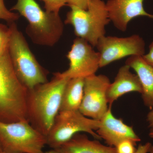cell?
<instances>
[{"mask_svg": "<svg viewBox=\"0 0 153 153\" xmlns=\"http://www.w3.org/2000/svg\"><path fill=\"white\" fill-rule=\"evenodd\" d=\"M69 79L57 72L50 81L28 90L27 119L33 127L46 137L60 111L63 91Z\"/></svg>", "mask_w": 153, "mask_h": 153, "instance_id": "6da1fadb", "label": "cell"}, {"mask_svg": "<svg viewBox=\"0 0 153 153\" xmlns=\"http://www.w3.org/2000/svg\"><path fill=\"white\" fill-rule=\"evenodd\" d=\"M10 10L27 21L25 31L34 44L53 47L60 41L65 24L59 14L44 10L35 0H17Z\"/></svg>", "mask_w": 153, "mask_h": 153, "instance_id": "7a4b0ae2", "label": "cell"}, {"mask_svg": "<svg viewBox=\"0 0 153 153\" xmlns=\"http://www.w3.org/2000/svg\"><path fill=\"white\" fill-rule=\"evenodd\" d=\"M28 91L17 76L8 52L0 57V121L27 120Z\"/></svg>", "mask_w": 153, "mask_h": 153, "instance_id": "3957f363", "label": "cell"}, {"mask_svg": "<svg viewBox=\"0 0 153 153\" xmlns=\"http://www.w3.org/2000/svg\"><path fill=\"white\" fill-rule=\"evenodd\" d=\"M8 52L17 76L28 90L49 81L47 71L38 63L16 22L10 23Z\"/></svg>", "mask_w": 153, "mask_h": 153, "instance_id": "277c9868", "label": "cell"}, {"mask_svg": "<svg viewBox=\"0 0 153 153\" xmlns=\"http://www.w3.org/2000/svg\"><path fill=\"white\" fill-rule=\"evenodd\" d=\"M70 10L64 21L74 28L77 38L96 47L100 38L105 35V27L110 22L106 4L103 0H89L87 10L69 6Z\"/></svg>", "mask_w": 153, "mask_h": 153, "instance_id": "5b68a950", "label": "cell"}, {"mask_svg": "<svg viewBox=\"0 0 153 153\" xmlns=\"http://www.w3.org/2000/svg\"><path fill=\"white\" fill-rule=\"evenodd\" d=\"M47 139L28 120L0 121V146L10 153H44Z\"/></svg>", "mask_w": 153, "mask_h": 153, "instance_id": "8992f818", "label": "cell"}, {"mask_svg": "<svg viewBox=\"0 0 153 153\" xmlns=\"http://www.w3.org/2000/svg\"><path fill=\"white\" fill-rule=\"evenodd\" d=\"M100 124V121L88 117L79 110L60 111L46 136L47 145L57 149L81 132L90 134L96 140H101L95 132Z\"/></svg>", "mask_w": 153, "mask_h": 153, "instance_id": "52a82bcc", "label": "cell"}, {"mask_svg": "<svg viewBox=\"0 0 153 153\" xmlns=\"http://www.w3.org/2000/svg\"><path fill=\"white\" fill-rule=\"evenodd\" d=\"M96 47L100 55V68L128 56H143L146 51L144 40L136 34L121 38L105 36L100 39Z\"/></svg>", "mask_w": 153, "mask_h": 153, "instance_id": "ba28073f", "label": "cell"}, {"mask_svg": "<svg viewBox=\"0 0 153 153\" xmlns=\"http://www.w3.org/2000/svg\"><path fill=\"white\" fill-rule=\"evenodd\" d=\"M90 44L84 39L76 38L66 55L69 60L68 69L60 76L64 78H85L96 74L100 68V55Z\"/></svg>", "mask_w": 153, "mask_h": 153, "instance_id": "9c48e42d", "label": "cell"}, {"mask_svg": "<svg viewBox=\"0 0 153 153\" xmlns=\"http://www.w3.org/2000/svg\"><path fill=\"white\" fill-rule=\"evenodd\" d=\"M110 80L104 74L84 78L83 96L79 111L85 116L100 120L108 109L107 91Z\"/></svg>", "mask_w": 153, "mask_h": 153, "instance_id": "30bf717a", "label": "cell"}, {"mask_svg": "<svg viewBox=\"0 0 153 153\" xmlns=\"http://www.w3.org/2000/svg\"><path fill=\"white\" fill-rule=\"evenodd\" d=\"M144 0H108L105 3L111 22L115 27L125 32L132 19L145 16L153 19V15L145 10Z\"/></svg>", "mask_w": 153, "mask_h": 153, "instance_id": "8fae6325", "label": "cell"}, {"mask_svg": "<svg viewBox=\"0 0 153 153\" xmlns=\"http://www.w3.org/2000/svg\"><path fill=\"white\" fill-rule=\"evenodd\" d=\"M100 121L101 124L96 133L110 146L115 147L125 140L135 143L141 141L132 126L126 124L121 119L115 117L111 111V105H109L107 111Z\"/></svg>", "mask_w": 153, "mask_h": 153, "instance_id": "7c38bea8", "label": "cell"}, {"mask_svg": "<svg viewBox=\"0 0 153 153\" xmlns=\"http://www.w3.org/2000/svg\"><path fill=\"white\" fill-rule=\"evenodd\" d=\"M130 67L125 64L119 69L114 81L110 84L107 91L109 105L126 94L137 92L142 94V86L138 76L130 71Z\"/></svg>", "mask_w": 153, "mask_h": 153, "instance_id": "4fadbf2b", "label": "cell"}, {"mask_svg": "<svg viewBox=\"0 0 153 153\" xmlns=\"http://www.w3.org/2000/svg\"><path fill=\"white\" fill-rule=\"evenodd\" d=\"M126 64L135 71L142 86V93L144 104L153 108V67L148 64L142 56H131L127 59Z\"/></svg>", "mask_w": 153, "mask_h": 153, "instance_id": "5bb4252c", "label": "cell"}, {"mask_svg": "<svg viewBox=\"0 0 153 153\" xmlns=\"http://www.w3.org/2000/svg\"><path fill=\"white\" fill-rule=\"evenodd\" d=\"M55 150L60 153H117L114 147L107 146L98 140H91L86 135L79 133Z\"/></svg>", "mask_w": 153, "mask_h": 153, "instance_id": "9a60e30c", "label": "cell"}, {"mask_svg": "<svg viewBox=\"0 0 153 153\" xmlns=\"http://www.w3.org/2000/svg\"><path fill=\"white\" fill-rule=\"evenodd\" d=\"M84 83L83 78L68 80L63 91L60 111L79 110L83 98Z\"/></svg>", "mask_w": 153, "mask_h": 153, "instance_id": "2e32d148", "label": "cell"}, {"mask_svg": "<svg viewBox=\"0 0 153 153\" xmlns=\"http://www.w3.org/2000/svg\"><path fill=\"white\" fill-rule=\"evenodd\" d=\"M10 33V27L0 24V54L1 55H4L8 52Z\"/></svg>", "mask_w": 153, "mask_h": 153, "instance_id": "e0dca14e", "label": "cell"}, {"mask_svg": "<svg viewBox=\"0 0 153 153\" xmlns=\"http://www.w3.org/2000/svg\"><path fill=\"white\" fill-rule=\"evenodd\" d=\"M18 13L12 12L6 7L4 0H0V19L4 20L8 23H13L18 21L20 18Z\"/></svg>", "mask_w": 153, "mask_h": 153, "instance_id": "ac0fdd59", "label": "cell"}, {"mask_svg": "<svg viewBox=\"0 0 153 153\" xmlns=\"http://www.w3.org/2000/svg\"><path fill=\"white\" fill-rule=\"evenodd\" d=\"M45 10L48 13L59 14L60 9L67 5L66 0H42Z\"/></svg>", "mask_w": 153, "mask_h": 153, "instance_id": "d6986e66", "label": "cell"}, {"mask_svg": "<svg viewBox=\"0 0 153 153\" xmlns=\"http://www.w3.org/2000/svg\"><path fill=\"white\" fill-rule=\"evenodd\" d=\"M136 143L129 140H125L121 142L115 147L117 153H135Z\"/></svg>", "mask_w": 153, "mask_h": 153, "instance_id": "ffe728a7", "label": "cell"}, {"mask_svg": "<svg viewBox=\"0 0 153 153\" xmlns=\"http://www.w3.org/2000/svg\"><path fill=\"white\" fill-rule=\"evenodd\" d=\"M89 0H66L67 5L69 6H73L79 8L87 10Z\"/></svg>", "mask_w": 153, "mask_h": 153, "instance_id": "44dd1931", "label": "cell"}, {"mask_svg": "<svg viewBox=\"0 0 153 153\" xmlns=\"http://www.w3.org/2000/svg\"><path fill=\"white\" fill-rule=\"evenodd\" d=\"M142 57L145 62L153 67V41L149 46V52L143 55Z\"/></svg>", "mask_w": 153, "mask_h": 153, "instance_id": "7402d4cb", "label": "cell"}, {"mask_svg": "<svg viewBox=\"0 0 153 153\" xmlns=\"http://www.w3.org/2000/svg\"><path fill=\"white\" fill-rule=\"evenodd\" d=\"M152 143L149 142H147L145 144L143 145L140 144L137 149L135 153H149L150 149L152 146Z\"/></svg>", "mask_w": 153, "mask_h": 153, "instance_id": "603a6c76", "label": "cell"}, {"mask_svg": "<svg viewBox=\"0 0 153 153\" xmlns=\"http://www.w3.org/2000/svg\"><path fill=\"white\" fill-rule=\"evenodd\" d=\"M146 120L149 124V127H153V108L147 115Z\"/></svg>", "mask_w": 153, "mask_h": 153, "instance_id": "cb8c5ba5", "label": "cell"}, {"mask_svg": "<svg viewBox=\"0 0 153 153\" xmlns=\"http://www.w3.org/2000/svg\"><path fill=\"white\" fill-rule=\"evenodd\" d=\"M44 153H60L58 151L55 149H52L51 150L44 152Z\"/></svg>", "mask_w": 153, "mask_h": 153, "instance_id": "d4e9b609", "label": "cell"}, {"mask_svg": "<svg viewBox=\"0 0 153 153\" xmlns=\"http://www.w3.org/2000/svg\"><path fill=\"white\" fill-rule=\"evenodd\" d=\"M149 136L151 138H153V127L151 128L149 133Z\"/></svg>", "mask_w": 153, "mask_h": 153, "instance_id": "484cf974", "label": "cell"}, {"mask_svg": "<svg viewBox=\"0 0 153 153\" xmlns=\"http://www.w3.org/2000/svg\"><path fill=\"white\" fill-rule=\"evenodd\" d=\"M149 153H153V146L152 145V146L150 149L149 152Z\"/></svg>", "mask_w": 153, "mask_h": 153, "instance_id": "4316f807", "label": "cell"}, {"mask_svg": "<svg viewBox=\"0 0 153 153\" xmlns=\"http://www.w3.org/2000/svg\"><path fill=\"white\" fill-rule=\"evenodd\" d=\"M0 153H8V152H4V151H0Z\"/></svg>", "mask_w": 153, "mask_h": 153, "instance_id": "83f0119b", "label": "cell"}, {"mask_svg": "<svg viewBox=\"0 0 153 153\" xmlns=\"http://www.w3.org/2000/svg\"><path fill=\"white\" fill-rule=\"evenodd\" d=\"M3 55H1V54H0V57H1L2 56H3Z\"/></svg>", "mask_w": 153, "mask_h": 153, "instance_id": "f1b7e54d", "label": "cell"}, {"mask_svg": "<svg viewBox=\"0 0 153 153\" xmlns=\"http://www.w3.org/2000/svg\"><path fill=\"white\" fill-rule=\"evenodd\" d=\"M2 151L1 149V146H0V151Z\"/></svg>", "mask_w": 153, "mask_h": 153, "instance_id": "f546056e", "label": "cell"}]
</instances>
